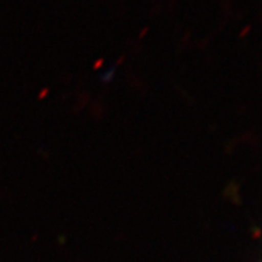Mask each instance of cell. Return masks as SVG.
I'll list each match as a JSON object with an SVG mask.
<instances>
[{
  "label": "cell",
  "mask_w": 262,
  "mask_h": 262,
  "mask_svg": "<svg viewBox=\"0 0 262 262\" xmlns=\"http://www.w3.org/2000/svg\"><path fill=\"white\" fill-rule=\"evenodd\" d=\"M113 72H114L113 68H112V70H111V72H106V73L102 75V80L103 81H110L111 79H112V78H113Z\"/></svg>",
  "instance_id": "6da1fadb"
}]
</instances>
